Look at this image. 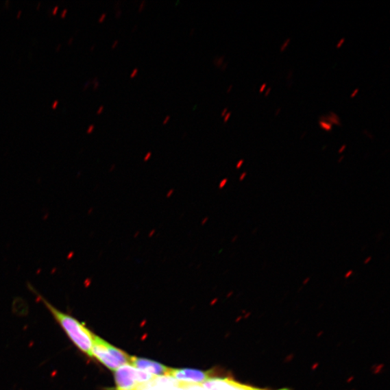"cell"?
Here are the masks:
<instances>
[{"instance_id": "cell-32", "label": "cell", "mask_w": 390, "mask_h": 390, "mask_svg": "<svg viewBox=\"0 0 390 390\" xmlns=\"http://www.w3.org/2000/svg\"><path fill=\"white\" fill-rule=\"evenodd\" d=\"M227 112H228V108H225V109L222 111L221 116L222 117H224V116L227 114Z\"/></svg>"}, {"instance_id": "cell-6", "label": "cell", "mask_w": 390, "mask_h": 390, "mask_svg": "<svg viewBox=\"0 0 390 390\" xmlns=\"http://www.w3.org/2000/svg\"><path fill=\"white\" fill-rule=\"evenodd\" d=\"M130 365L155 376H167L171 368L149 359L131 356Z\"/></svg>"}, {"instance_id": "cell-11", "label": "cell", "mask_w": 390, "mask_h": 390, "mask_svg": "<svg viewBox=\"0 0 390 390\" xmlns=\"http://www.w3.org/2000/svg\"><path fill=\"white\" fill-rule=\"evenodd\" d=\"M223 60H224V57H221V58H219L218 60L217 58L215 59L213 62H214L215 65L220 66L221 65L223 64Z\"/></svg>"}, {"instance_id": "cell-24", "label": "cell", "mask_w": 390, "mask_h": 390, "mask_svg": "<svg viewBox=\"0 0 390 390\" xmlns=\"http://www.w3.org/2000/svg\"><path fill=\"white\" fill-rule=\"evenodd\" d=\"M246 176H247V172H244L243 173H242V174L241 175V177H240V178H239V180H240L241 182V181H243V180L245 178Z\"/></svg>"}, {"instance_id": "cell-41", "label": "cell", "mask_w": 390, "mask_h": 390, "mask_svg": "<svg viewBox=\"0 0 390 390\" xmlns=\"http://www.w3.org/2000/svg\"><path fill=\"white\" fill-rule=\"evenodd\" d=\"M208 218L205 219L204 221L203 222H202V225H204L205 223H206L208 221Z\"/></svg>"}, {"instance_id": "cell-33", "label": "cell", "mask_w": 390, "mask_h": 390, "mask_svg": "<svg viewBox=\"0 0 390 390\" xmlns=\"http://www.w3.org/2000/svg\"><path fill=\"white\" fill-rule=\"evenodd\" d=\"M58 8H59V6H56L55 8L53 9V10H52L53 14H56Z\"/></svg>"}, {"instance_id": "cell-46", "label": "cell", "mask_w": 390, "mask_h": 390, "mask_svg": "<svg viewBox=\"0 0 390 390\" xmlns=\"http://www.w3.org/2000/svg\"><path fill=\"white\" fill-rule=\"evenodd\" d=\"M95 45H93L92 47L90 48V50L92 51L94 48H95Z\"/></svg>"}, {"instance_id": "cell-13", "label": "cell", "mask_w": 390, "mask_h": 390, "mask_svg": "<svg viewBox=\"0 0 390 390\" xmlns=\"http://www.w3.org/2000/svg\"><path fill=\"white\" fill-rule=\"evenodd\" d=\"M345 38H342L340 41H339V43L337 44V45H336V48L337 49H340L343 45L345 43Z\"/></svg>"}, {"instance_id": "cell-9", "label": "cell", "mask_w": 390, "mask_h": 390, "mask_svg": "<svg viewBox=\"0 0 390 390\" xmlns=\"http://www.w3.org/2000/svg\"><path fill=\"white\" fill-rule=\"evenodd\" d=\"M319 125L322 130H324L327 132H331L332 130V125L326 121L319 120Z\"/></svg>"}, {"instance_id": "cell-10", "label": "cell", "mask_w": 390, "mask_h": 390, "mask_svg": "<svg viewBox=\"0 0 390 390\" xmlns=\"http://www.w3.org/2000/svg\"><path fill=\"white\" fill-rule=\"evenodd\" d=\"M290 43H291V38H289L287 39L284 43L281 45L280 51L281 52L284 51L288 47V46L290 45Z\"/></svg>"}, {"instance_id": "cell-31", "label": "cell", "mask_w": 390, "mask_h": 390, "mask_svg": "<svg viewBox=\"0 0 390 390\" xmlns=\"http://www.w3.org/2000/svg\"><path fill=\"white\" fill-rule=\"evenodd\" d=\"M118 44H119V40H115L112 46V49H114L118 45Z\"/></svg>"}, {"instance_id": "cell-19", "label": "cell", "mask_w": 390, "mask_h": 390, "mask_svg": "<svg viewBox=\"0 0 390 390\" xmlns=\"http://www.w3.org/2000/svg\"><path fill=\"white\" fill-rule=\"evenodd\" d=\"M151 156H152V153H151V152L147 153V154L145 156V157H144V160H145V161L149 160L151 158Z\"/></svg>"}, {"instance_id": "cell-16", "label": "cell", "mask_w": 390, "mask_h": 390, "mask_svg": "<svg viewBox=\"0 0 390 390\" xmlns=\"http://www.w3.org/2000/svg\"><path fill=\"white\" fill-rule=\"evenodd\" d=\"M359 92V88H356L353 93L351 94V98L353 99L357 96V94Z\"/></svg>"}, {"instance_id": "cell-23", "label": "cell", "mask_w": 390, "mask_h": 390, "mask_svg": "<svg viewBox=\"0 0 390 390\" xmlns=\"http://www.w3.org/2000/svg\"><path fill=\"white\" fill-rule=\"evenodd\" d=\"M94 128H95V126H94V125H90L87 130V133H91L93 131Z\"/></svg>"}, {"instance_id": "cell-39", "label": "cell", "mask_w": 390, "mask_h": 390, "mask_svg": "<svg viewBox=\"0 0 390 390\" xmlns=\"http://www.w3.org/2000/svg\"><path fill=\"white\" fill-rule=\"evenodd\" d=\"M173 193V190L170 191L169 193L167 194V197H170V195H171Z\"/></svg>"}, {"instance_id": "cell-44", "label": "cell", "mask_w": 390, "mask_h": 390, "mask_svg": "<svg viewBox=\"0 0 390 390\" xmlns=\"http://www.w3.org/2000/svg\"><path fill=\"white\" fill-rule=\"evenodd\" d=\"M73 40V37H71L69 40V43L71 44Z\"/></svg>"}, {"instance_id": "cell-21", "label": "cell", "mask_w": 390, "mask_h": 390, "mask_svg": "<svg viewBox=\"0 0 390 390\" xmlns=\"http://www.w3.org/2000/svg\"><path fill=\"white\" fill-rule=\"evenodd\" d=\"M106 18V12L102 13L101 16L99 19V22L100 23L103 22Z\"/></svg>"}, {"instance_id": "cell-34", "label": "cell", "mask_w": 390, "mask_h": 390, "mask_svg": "<svg viewBox=\"0 0 390 390\" xmlns=\"http://www.w3.org/2000/svg\"><path fill=\"white\" fill-rule=\"evenodd\" d=\"M371 259H372L371 257H369L368 258H367L365 261V265L368 264L371 260Z\"/></svg>"}, {"instance_id": "cell-43", "label": "cell", "mask_w": 390, "mask_h": 390, "mask_svg": "<svg viewBox=\"0 0 390 390\" xmlns=\"http://www.w3.org/2000/svg\"><path fill=\"white\" fill-rule=\"evenodd\" d=\"M138 28V25H134V28H133V31L136 30V29Z\"/></svg>"}, {"instance_id": "cell-7", "label": "cell", "mask_w": 390, "mask_h": 390, "mask_svg": "<svg viewBox=\"0 0 390 390\" xmlns=\"http://www.w3.org/2000/svg\"><path fill=\"white\" fill-rule=\"evenodd\" d=\"M171 390H206L202 385L187 384L180 382L178 385Z\"/></svg>"}, {"instance_id": "cell-29", "label": "cell", "mask_w": 390, "mask_h": 390, "mask_svg": "<svg viewBox=\"0 0 390 390\" xmlns=\"http://www.w3.org/2000/svg\"><path fill=\"white\" fill-rule=\"evenodd\" d=\"M271 91V88L270 87L266 90V93H265V97H268V95H269V94H270Z\"/></svg>"}, {"instance_id": "cell-37", "label": "cell", "mask_w": 390, "mask_h": 390, "mask_svg": "<svg viewBox=\"0 0 390 390\" xmlns=\"http://www.w3.org/2000/svg\"><path fill=\"white\" fill-rule=\"evenodd\" d=\"M232 88H233L232 85H230V86H228V88L227 89V93H230L232 90Z\"/></svg>"}, {"instance_id": "cell-35", "label": "cell", "mask_w": 390, "mask_h": 390, "mask_svg": "<svg viewBox=\"0 0 390 390\" xmlns=\"http://www.w3.org/2000/svg\"><path fill=\"white\" fill-rule=\"evenodd\" d=\"M352 273H353V271H349L348 272V273L345 275V278H348V277H349L350 276H352Z\"/></svg>"}, {"instance_id": "cell-4", "label": "cell", "mask_w": 390, "mask_h": 390, "mask_svg": "<svg viewBox=\"0 0 390 390\" xmlns=\"http://www.w3.org/2000/svg\"><path fill=\"white\" fill-rule=\"evenodd\" d=\"M167 376L180 382L201 385L211 378V372L190 369L171 368Z\"/></svg>"}, {"instance_id": "cell-26", "label": "cell", "mask_w": 390, "mask_h": 390, "mask_svg": "<svg viewBox=\"0 0 390 390\" xmlns=\"http://www.w3.org/2000/svg\"><path fill=\"white\" fill-rule=\"evenodd\" d=\"M103 109H104V106H101L99 107V110H97V114H100L101 113H102L103 111Z\"/></svg>"}, {"instance_id": "cell-12", "label": "cell", "mask_w": 390, "mask_h": 390, "mask_svg": "<svg viewBox=\"0 0 390 390\" xmlns=\"http://www.w3.org/2000/svg\"><path fill=\"white\" fill-rule=\"evenodd\" d=\"M232 116V112H228L223 117V122L224 123H226L228 122V120L230 119Z\"/></svg>"}, {"instance_id": "cell-42", "label": "cell", "mask_w": 390, "mask_h": 390, "mask_svg": "<svg viewBox=\"0 0 390 390\" xmlns=\"http://www.w3.org/2000/svg\"><path fill=\"white\" fill-rule=\"evenodd\" d=\"M21 12H22L21 10H19V13H18V15H17V17H18V18H19V17H20V15H21Z\"/></svg>"}, {"instance_id": "cell-25", "label": "cell", "mask_w": 390, "mask_h": 390, "mask_svg": "<svg viewBox=\"0 0 390 390\" xmlns=\"http://www.w3.org/2000/svg\"><path fill=\"white\" fill-rule=\"evenodd\" d=\"M266 87H267V84H263L260 88V93H263Z\"/></svg>"}, {"instance_id": "cell-8", "label": "cell", "mask_w": 390, "mask_h": 390, "mask_svg": "<svg viewBox=\"0 0 390 390\" xmlns=\"http://www.w3.org/2000/svg\"><path fill=\"white\" fill-rule=\"evenodd\" d=\"M321 120H324L328 121V123H330L332 125H340L341 126V120L337 114H335L333 112H330V116L328 117H320ZM327 121V122H328Z\"/></svg>"}, {"instance_id": "cell-38", "label": "cell", "mask_w": 390, "mask_h": 390, "mask_svg": "<svg viewBox=\"0 0 390 390\" xmlns=\"http://www.w3.org/2000/svg\"><path fill=\"white\" fill-rule=\"evenodd\" d=\"M344 158H345L344 156H341V157L340 158V159L338 160V162H339V163H341V162H342V160H343Z\"/></svg>"}, {"instance_id": "cell-28", "label": "cell", "mask_w": 390, "mask_h": 390, "mask_svg": "<svg viewBox=\"0 0 390 390\" xmlns=\"http://www.w3.org/2000/svg\"><path fill=\"white\" fill-rule=\"evenodd\" d=\"M121 15H122V10H118L116 12V17L119 18L121 16Z\"/></svg>"}, {"instance_id": "cell-17", "label": "cell", "mask_w": 390, "mask_h": 390, "mask_svg": "<svg viewBox=\"0 0 390 390\" xmlns=\"http://www.w3.org/2000/svg\"><path fill=\"white\" fill-rule=\"evenodd\" d=\"M145 0H143V1H142V2L141 3V4H140V6H139V8H138V11H139V12L143 11V10H144V8H145Z\"/></svg>"}, {"instance_id": "cell-5", "label": "cell", "mask_w": 390, "mask_h": 390, "mask_svg": "<svg viewBox=\"0 0 390 390\" xmlns=\"http://www.w3.org/2000/svg\"><path fill=\"white\" fill-rule=\"evenodd\" d=\"M206 390H270L241 384L230 378H211L201 384ZM278 390H289L282 389Z\"/></svg>"}, {"instance_id": "cell-2", "label": "cell", "mask_w": 390, "mask_h": 390, "mask_svg": "<svg viewBox=\"0 0 390 390\" xmlns=\"http://www.w3.org/2000/svg\"><path fill=\"white\" fill-rule=\"evenodd\" d=\"M92 356L112 371L130 363L131 356L94 334Z\"/></svg>"}, {"instance_id": "cell-36", "label": "cell", "mask_w": 390, "mask_h": 390, "mask_svg": "<svg viewBox=\"0 0 390 390\" xmlns=\"http://www.w3.org/2000/svg\"><path fill=\"white\" fill-rule=\"evenodd\" d=\"M66 12H67V9H64L62 12L61 16L64 17V15L66 14Z\"/></svg>"}, {"instance_id": "cell-3", "label": "cell", "mask_w": 390, "mask_h": 390, "mask_svg": "<svg viewBox=\"0 0 390 390\" xmlns=\"http://www.w3.org/2000/svg\"><path fill=\"white\" fill-rule=\"evenodd\" d=\"M114 371L117 390H136L138 385L149 382L157 376L129 364L119 367Z\"/></svg>"}, {"instance_id": "cell-45", "label": "cell", "mask_w": 390, "mask_h": 390, "mask_svg": "<svg viewBox=\"0 0 390 390\" xmlns=\"http://www.w3.org/2000/svg\"><path fill=\"white\" fill-rule=\"evenodd\" d=\"M195 29H193L192 31H191V35H193V32L195 33Z\"/></svg>"}, {"instance_id": "cell-18", "label": "cell", "mask_w": 390, "mask_h": 390, "mask_svg": "<svg viewBox=\"0 0 390 390\" xmlns=\"http://www.w3.org/2000/svg\"><path fill=\"white\" fill-rule=\"evenodd\" d=\"M94 89H97L99 86V82H98L97 77L94 78Z\"/></svg>"}, {"instance_id": "cell-40", "label": "cell", "mask_w": 390, "mask_h": 390, "mask_svg": "<svg viewBox=\"0 0 390 390\" xmlns=\"http://www.w3.org/2000/svg\"><path fill=\"white\" fill-rule=\"evenodd\" d=\"M226 66H227V63H226V64H224V66H222V69H221L222 71H224V70L226 69Z\"/></svg>"}, {"instance_id": "cell-27", "label": "cell", "mask_w": 390, "mask_h": 390, "mask_svg": "<svg viewBox=\"0 0 390 390\" xmlns=\"http://www.w3.org/2000/svg\"><path fill=\"white\" fill-rule=\"evenodd\" d=\"M170 118H171L170 116H169V115H167V116L166 117V118L164 119V120L163 124H164V125L167 124L168 122H169V121L170 120Z\"/></svg>"}, {"instance_id": "cell-20", "label": "cell", "mask_w": 390, "mask_h": 390, "mask_svg": "<svg viewBox=\"0 0 390 390\" xmlns=\"http://www.w3.org/2000/svg\"><path fill=\"white\" fill-rule=\"evenodd\" d=\"M228 182V180L227 179H224L223 180V181L221 182L220 184H219V188L220 189H222V188L224 187V186L226 185V184Z\"/></svg>"}, {"instance_id": "cell-48", "label": "cell", "mask_w": 390, "mask_h": 390, "mask_svg": "<svg viewBox=\"0 0 390 390\" xmlns=\"http://www.w3.org/2000/svg\"><path fill=\"white\" fill-rule=\"evenodd\" d=\"M60 46H61V45H58V49H57V51L60 48Z\"/></svg>"}, {"instance_id": "cell-30", "label": "cell", "mask_w": 390, "mask_h": 390, "mask_svg": "<svg viewBox=\"0 0 390 390\" xmlns=\"http://www.w3.org/2000/svg\"><path fill=\"white\" fill-rule=\"evenodd\" d=\"M58 103H59L58 101H56L55 102H53L52 104V108L56 109Z\"/></svg>"}, {"instance_id": "cell-47", "label": "cell", "mask_w": 390, "mask_h": 390, "mask_svg": "<svg viewBox=\"0 0 390 390\" xmlns=\"http://www.w3.org/2000/svg\"><path fill=\"white\" fill-rule=\"evenodd\" d=\"M237 237H238V236H236L235 238L233 239L232 242L235 241L236 240Z\"/></svg>"}, {"instance_id": "cell-1", "label": "cell", "mask_w": 390, "mask_h": 390, "mask_svg": "<svg viewBox=\"0 0 390 390\" xmlns=\"http://www.w3.org/2000/svg\"><path fill=\"white\" fill-rule=\"evenodd\" d=\"M37 295L39 300L45 305L71 342L80 352L92 358L94 334L77 319L59 310L55 306L42 297L41 295Z\"/></svg>"}, {"instance_id": "cell-14", "label": "cell", "mask_w": 390, "mask_h": 390, "mask_svg": "<svg viewBox=\"0 0 390 390\" xmlns=\"http://www.w3.org/2000/svg\"><path fill=\"white\" fill-rule=\"evenodd\" d=\"M244 162H245L244 159H241L240 160H239V162L236 164V169H239L242 167V165H243Z\"/></svg>"}, {"instance_id": "cell-22", "label": "cell", "mask_w": 390, "mask_h": 390, "mask_svg": "<svg viewBox=\"0 0 390 390\" xmlns=\"http://www.w3.org/2000/svg\"><path fill=\"white\" fill-rule=\"evenodd\" d=\"M347 145L345 144L343 145L341 149L339 151V154H342L346 149Z\"/></svg>"}, {"instance_id": "cell-49", "label": "cell", "mask_w": 390, "mask_h": 390, "mask_svg": "<svg viewBox=\"0 0 390 390\" xmlns=\"http://www.w3.org/2000/svg\"><path fill=\"white\" fill-rule=\"evenodd\" d=\"M40 5H41V3H38V6H37L38 8H39Z\"/></svg>"}, {"instance_id": "cell-15", "label": "cell", "mask_w": 390, "mask_h": 390, "mask_svg": "<svg viewBox=\"0 0 390 390\" xmlns=\"http://www.w3.org/2000/svg\"><path fill=\"white\" fill-rule=\"evenodd\" d=\"M138 73V69H134L132 71V73L130 74V77L133 78V77H136Z\"/></svg>"}]
</instances>
